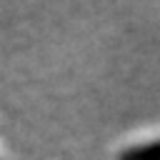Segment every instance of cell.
Here are the masks:
<instances>
[{"label":"cell","instance_id":"cell-1","mask_svg":"<svg viewBox=\"0 0 160 160\" xmlns=\"http://www.w3.org/2000/svg\"><path fill=\"white\" fill-rule=\"evenodd\" d=\"M120 160H160V140L128 148L125 152H120Z\"/></svg>","mask_w":160,"mask_h":160}]
</instances>
